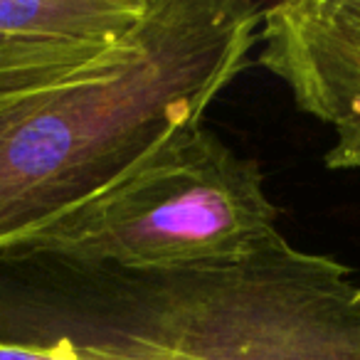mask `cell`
Wrapping results in <instances>:
<instances>
[{
	"instance_id": "1",
	"label": "cell",
	"mask_w": 360,
	"mask_h": 360,
	"mask_svg": "<svg viewBox=\"0 0 360 360\" xmlns=\"http://www.w3.org/2000/svg\"><path fill=\"white\" fill-rule=\"evenodd\" d=\"M264 6L150 0L109 45L0 67V252L139 168L247 67Z\"/></svg>"
},
{
	"instance_id": "2",
	"label": "cell",
	"mask_w": 360,
	"mask_h": 360,
	"mask_svg": "<svg viewBox=\"0 0 360 360\" xmlns=\"http://www.w3.org/2000/svg\"><path fill=\"white\" fill-rule=\"evenodd\" d=\"M0 340L82 360H360V281L281 232L183 269L15 247L0 252Z\"/></svg>"
},
{
	"instance_id": "3",
	"label": "cell",
	"mask_w": 360,
	"mask_h": 360,
	"mask_svg": "<svg viewBox=\"0 0 360 360\" xmlns=\"http://www.w3.org/2000/svg\"><path fill=\"white\" fill-rule=\"evenodd\" d=\"M276 220L259 163L195 124L18 250L121 269H183L242 257L279 232Z\"/></svg>"
},
{
	"instance_id": "4",
	"label": "cell",
	"mask_w": 360,
	"mask_h": 360,
	"mask_svg": "<svg viewBox=\"0 0 360 360\" xmlns=\"http://www.w3.org/2000/svg\"><path fill=\"white\" fill-rule=\"evenodd\" d=\"M257 42L259 65L304 114L333 131L326 168H360V0L264 6Z\"/></svg>"
},
{
	"instance_id": "5",
	"label": "cell",
	"mask_w": 360,
	"mask_h": 360,
	"mask_svg": "<svg viewBox=\"0 0 360 360\" xmlns=\"http://www.w3.org/2000/svg\"><path fill=\"white\" fill-rule=\"evenodd\" d=\"M150 0H0V55L67 42H114L148 13Z\"/></svg>"
},
{
	"instance_id": "6",
	"label": "cell",
	"mask_w": 360,
	"mask_h": 360,
	"mask_svg": "<svg viewBox=\"0 0 360 360\" xmlns=\"http://www.w3.org/2000/svg\"><path fill=\"white\" fill-rule=\"evenodd\" d=\"M0 360H82L65 348H37L0 340Z\"/></svg>"
}]
</instances>
